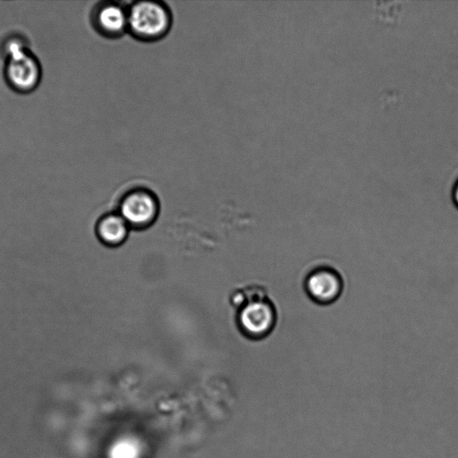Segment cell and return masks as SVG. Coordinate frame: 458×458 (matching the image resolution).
Returning <instances> with one entry per match:
<instances>
[{
    "label": "cell",
    "instance_id": "cell-1",
    "mask_svg": "<svg viewBox=\"0 0 458 458\" xmlns=\"http://www.w3.org/2000/svg\"><path fill=\"white\" fill-rule=\"evenodd\" d=\"M231 301L237 310L236 323L243 335L259 340L271 334L277 322V310L263 288L237 290Z\"/></svg>",
    "mask_w": 458,
    "mask_h": 458
},
{
    "label": "cell",
    "instance_id": "cell-2",
    "mask_svg": "<svg viewBox=\"0 0 458 458\" xmlns=\"http://www.w3.org/2000/svg\"><path fill=\"white\" fill-rule=\"evenodd\" d=\"M128 32L141 41H157L166 36L172 26L169 8L158 1L142 0L127 6Z\"/></svg>",
    "mask_w": 458,
    "mask_h": 458
},
{
    "label": "cell",
    "instance_id": "cell-3",
    "mask_svg": "<svg viewBox=\"0 0 458 458\" xmlns=\"http://www.w3.org/2000/svg\"><path fill=\"white\" fill-rule=\"evenodd\" d=\"M302 287L307 297L319 306L336 302L344 290V279L335 266L318 263L305 274Z\"/></svg>",
    "mask_w": 458,
    "mask_h": 458
},
{
    "label": "cell",
    "instance_id": "cell-4",
    "mask_svg": "<svg viewBox=\"0 0 458 458\" xmlns=\"http://www.w3.org/2000/svg\"><path fill=\"white\" fill-rule=\"evenodd\" d=\"M6 53L5 73L10 84L21 91L33 89L41 76L36 57L18 40L9 42Z\"/></svg>",
    "mask_w": 458,
    "mask_h": 458
},
{
    "label": "cell",
    "instance_id": "cell-5",
    "mask_svg": "<svg viewBox=\"0 0 458 458\" xmlns=\"http://www.w3.org/2000/svg\"><path fill=\"white\" fill-rule=\"evenodd\" d=\"M118 213L130 228L145 229L156 221L159 213V201L150 190L134 188L121 199Z\"/></svg>",
    "mask_w": 458,
    "mask_h": 458
},
{
    "label": "cell",
    "instance_id": "cell-6",
    "mask_svg": "<svg viewBox=\"0 0 458 458\" xmlns=\"http://www.w3.org/2000/svg\"><path fill=\"white\" fill-rule=\"evenodd\" d=\"M94 21L98 30L108 38H118L128 32L127 6L106 2L96 10Z\"/></svg>",
    "mask_w": 458,
    "mask_h": 458
},
{
    "label": "cell",
    "instance_id": "cell-7",
    "mask_svg": "<svg viewBox=\"0 0 458 458\" xmlns=\"http://www.w3.org/2000/svg\"><path fill=\"white\" fill-rule=\"evenodd\" d=\"M130 226L119 213L104 215L98 222L96 232L102 243L116 247L123 243L128 236Z\"/></svg>",
    "mask_w": 458,
    "mask_h": 458
},
{
    "label": "cell",
    "instance_id": "cell-8",
    "mask_svg": "<svg viewBox=\"0 0 458 458\" xmlns=\"http://www.w3.org/2000/svg\"><path fill=\"white\" fill-rule=\"evenodd\" d=\"M452 199L455 207L458 208V179L452 188Z\"/></svg>",
    "mask_w": 458,
    "mask_h": 458
}]
</instances>
